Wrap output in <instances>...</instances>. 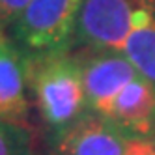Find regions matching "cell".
Returning <instances> with one entry per match:
<instances>
[{
  "instance_id": "1",
  "label": "cell",
  "mask_w": 155,
  "mask_h": 155,
  "mask_svg": "<svg viewBox=\"0 0 155 155\" xmlns=\"http://www.w3.org/2000/svg\"><path fill=\"white\" fill-rule=\"evenodd\" d=\"M28 86L45 125L62 135L79 118L90 112L81 62L64 51L26 56Z\"/></svg>"
},
{
  "instance_id": "2",
  "label": "cell",
  "mask_w": 155,
  "mask_h": 155,
  "mask_svg": "<svg viewBox=\"0 0 155 155\" xmlns=\"http://www.w3.org/2000/svg\"><path fill=\"white\" fill-rule=\"evenodd\" d=\"M82 0H30L13 26L17 41L30 56L64 51L77 32Z\"/></svg>"
},
{
  "instance_id": "3",
  "label": "cell",
  "mask_w": 155,
  "mask_h": 155,
  "mask_svg": "<svg viewBox=\"0 0 155 155\" xmlns=\"http://www.w3.org/2000/svg\"><path fill=\"white\" fill-rule=\"evenodd\" d=\"M151 0H82L77 34L95 51H121L135 15Z\"/></svg>"
},
{
  "instance_id": "4",
  "label": "cell",
  "mask_w": 155,
  "mask_h": 155,
  "mask_svg": "<svg viewBox=\"0 0 155 155\" xmlns=\"http://www.w3.org/2000/svg\"><path fill=\"white\" fill-rule=\"evenodd\" d=\"M133 138L116 121L90 110L56 137V150L58 155H125Z\"/></svg>"
},
{
  "instance_id": "5",
  "label": "cell",
  "mask_w": 155,
  "mask_h": 155,
  "mask_svg": "<svg viewBox=\"0 0 155 155\" xmlns=\"http://www.w3.org/2000/svg\"><path fill=\"white\" fill-rule=\"evenodd\" d=\"M79 62L88 105L97 114H105L110 101L140 75L121 51H95Z\"/></svg>"
},
{
  "instance_id": "6",
  "label": "cell",
  "mask_w": 155,
  "mask_h": 155,
  "mask_svg": "<svg viewBox=\"0 0 155 155\" xmlns=\"http://www.w3.org/2000/svg\"><path fill=\"white\" fill-rule=\"evenodd\" d=\"M103 116L135 137H151L155 131V82L138 75L110 101Z\"/></svg>"
},
{
  "instance_id": "7",
  "label": "cell",
  "mask_w": 155,
  "mask_h": 155,
  "mask_svg": "<svg viewBox=\"0 0 155 155\" xmlns=\"http://www.w3.org/2000/svg\"><path fill=\"white\" fill-rule=\"evenodd\" d=\"M28 62L0 32V120L21 124L28 114Z\"/></svg>"
},
{
  "instance_id": "8",
  "label": "cell",
  "mask_w": 155,
  "mask_h": 155,
  "mask_svg": "<svg viewBox=\"0 0 155 155\" xmlns=\"http://www.w3.org/2000/svg\"><path fill=\"white\" fill-rule=\"evenodd\" d=\"M121 52L142 77L155 82V0L135 15Z\"/></svg>"
},
{
  "instance_id": "9",
  "label": "cell",
  "mask_w": 155,
  "mask_h": 155,
  "mask_svg": "<svg viewBox=\"0 0 155 155\" xmlns=\"http://www.w3.org/2000/svg\"><path fill=\"white\" fill-rule=\"evenodd\" d=\"M0 155H34L32 135L23 124L0 120Z\"/></svg>"
},
{
  "instance_id": "10",
  "label": "cell",
  "mask_w": 155,
  "mask_h": 155,
  "mask_svg": "<svg viewBox=\"0 0 155 155\" xmlns=\"http://www.w3.org/2000/svg\"><path fill=\"white\" fill-rule=\"evenodd\" d=\"M28 4L30 0H0V28L15 26Z\"/></svg>"
},
{
  "instance_id": "11",
  "label": "cell",
  "mask_w": 155,
  "mask_h": 155,
  "mask_svg": "<svg viewBox=\"0 0 155 155\" xmlns=\"http://www.w3.org/2000/svg\"><path fill=\"white\" fill-rule=\"evenodd\" d=\"M125 155H155V137H135Z\"/></svg>"
}]
</instances>
